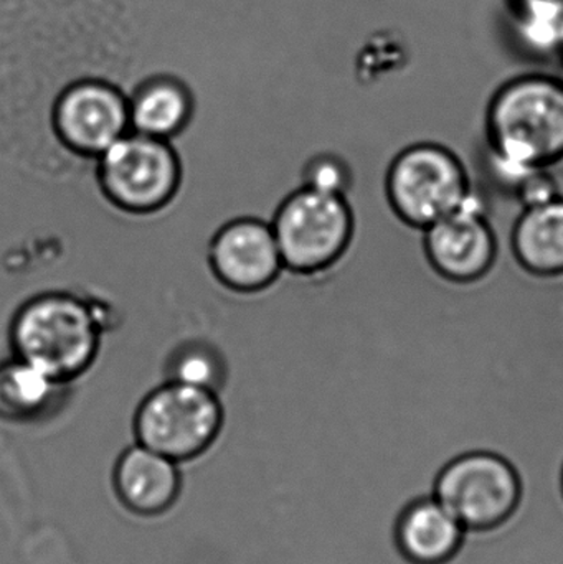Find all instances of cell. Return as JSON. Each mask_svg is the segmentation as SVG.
Instances as JSON below:
<instances>
[{"label": "cell", "mask_w": 563, "mask_h": 564, "mask_svg": "<svg viewBox=\"0 0 563 564\" xmlns=\"http://www.w3.org/2000/svg\"><path fill=\"white\" fill-rule=\"evenodd\" d=\"M486 154L522 171L563 162V76L521 73L502 82L485 109Z\"/></svg>", "instance_id": "1"}, {"label": "cell", "mask_w": 563, "mask_h": 564, "mask_svg": "<svg viewBox=\"0 0 563 564\" xmlns=\"http://www.w3.org/2000/svg\"><path fill=\"white\" fill-rule=\"evenodd\" d=\"M102 327L85 299L69 292L35 295L10 322L13 355L68 384L98 357Z\"/></svg>", "instance_id": "2"}, {"label": "cell", "mask_w": 563, "mask_h": 564, "mask_svg": "<svg viewBox=\"0 0 563 564\" xmlns=\"http://www.w3.org/2000/svg\"><path fill=\"white\" fill-rule=\"evenodd\" d=\"M475 192L463 159L435 141L403 148L390 161L383 178V194L393 217L416 231L462 208Z\"/></svg>", "instance_id": "3"}, {"label": "cell", "mask_w": 563, "mask_h": 564, "mask_svg": "<svg viewBox=\"0 0 563 564\" xmlns=\"http://www.w3.org/2000/svg\"><path fill=\"white\" fill-rule=\"evenodd\" d=\"M433 496L468 533L498 532L524 502V480L512 460L488 449L466 451L436 474Z\"/></svg>", "instance_id": "4"}, {"label": "cell", "mask_w": 563, "mask_h": 564, "mask_svg": "<svg viewBox=\"0 0 563 564\" xmlns=\"http://www.w3.org/2000/svg\"><path fill=\"white\" fill-rule=\"evenodd\" d=\"M284 268L303 276L333 270L356 238L349 198L301 187L278 208L273 224Z\"/></svg>", "instance_id": "5"}, {"label": "cell", "mask_w": 563, "mask_h": 564, "mask_svg": "<svg viewBox=\"0 0 563 564\" xmlns=\"http://www.w3.org/2000/svg\"><path fill=\"white\" fill-rule=\"evenodd\" d=\"M225 411L217 391L169 380L139 404L136 443L177 464L204 456L224 430Z\"/></svg>", "instance_id": "6"}, {"label": "cell", "mask_w": 563, "mask_h": 564, "mask_svg": "<svg viewBox=\"0 0 563 564\" xmlns=\"http://www.w3.org/2000/svg\"><path fill=\"white\" fill-rule=\"evenodd\" d=\"M99 191L118 210L151 215L175 200L182 165L171 141L129 131L95 162Z\"/></svg>", "instance_id": "7"}, {"label": "cell", "mask_w": 563, "mask_h": 564, "mask_svg": "<svg viewBox=\"0 0 563 564\" xmlns=\"http://www.w3.org/2000/svg\"><path fill=\"white\" fill-rule=\"evenodd\" d=\"M423 254L440 280L473 285L492 273L499 257V241L485 202L473 195L462 208L422 231Z\"/></svg>", "instance_id": "8"}, {"label": "cell", "mask_w": 563, "mask_h": 564, "mask_svg": "<svg viewBox=\"0 0 563 564\" xmlns=\"http://www.w3.org/2000/svg\"><path fill=\"white\" fill-rule=\"evenodd\" d=\"M53 129L72 154L95 165L106 149L131 131L128 96L99 79L73 83L56 99Z\"/></svg>", "instance_id": "9"}, {"label": "cell", "mask_w": 563, "mask_h": 564, "mask_svg": "<svg viewBox=\"0 0 563 564\" xmlns=\"http://www.w3.org/2000/svg\"><path fill=\"white\" fill-rule=\"evenodd\" d=\"M208 258L217 280L237 292L264 291L284 270L273 227L257 218H240L220 228Z\"/></svg>", "instance_id": "10"}, {"label": "cell", "mask_w": 563, "mask_h": 564, "mask_svg": "<svg viewBox=\"0 0 563 564\" xmlns=\"http://www.w3.org/2000/svg\"><path fill=\"white\" fill-rule=\"evenodd\" d=\"M181 464L136 443L112 467V490L129 513L142 519L164 516L182 492Z\"/></svg>", "instance_id": "11"}, {"label": "cell", "mask_w": 563, "mask_h": 564, "mask_svg": "<svg viewBox=\"0 0 563 564\" xmlns=\"http://www.w3.org/2000/svg\"><path fill=\"white\" fill-rule=\"evenodd\" d=\"M393 545L409 564H450L466 543L465 527L433 494L407 502L393 523Z\"/></svg>", "instance_id": "12"}, {"label": "cell", "mask_w": 563, "mask_h": 564, "mask_svg": "<svg viewBox=\"0 0 563 564\" xmlns=\"http://www.w3.org/2000/svg\"><path fill=\"white\" fill-rule=\"evenodd\" d=\"M509 247L518 267L538 280L563 278V194L522 207Z\"/></svg>", "instance_id": "13"}, {"label": "cell", "mask_w": 563, "mask_h": 564, "mask_svg": "<svg viewBox=\"0 0 563 564\" xmlns=\"http://www.w3.org/2000/svg\"><path fill=\"white\" fill-rule=\"evenodd\" d=\"M129 99L131 131L171 141L194 119L195 95L175 76L158 75L139 83Z\"/></svg>", "instance_id": "14"}, {"label": "cell", "mask_w": 563, "mask_h": 564, "mask_svg": "<svg viewBox=\"0 0 563 564\" xmlns=\"http://www.w3.org/2000/svg\"><path fill=\"white\" fill-rule=\"evenodd\" d=\"M62 384L13 355L0 365V417L12 423H32L45 417Z\"/></svg>", "instance_id": "15"}, {"label": "cell", "mask_w": 563, "mask_h": 564, "mask_svg": "<svg viewBox=\"0 0 563 564\" xmlns=\"http://www.w3.org/2000/svg\"><path fill=\"white\" fill-rule=\"evenodd\" d=\"M512 33L535 56L562 53L563 0H505Z\"/></svg>", "instance_id": "16"}, {"label": "cell", "mask_w": 563, "mask_h": 564, "mask_svg": "<svg viewBox=\"0 0 563 564\" xmlns=\"http://www.w3.org/2000/svg\"><path fill=\"white\" fill-rule=\"evenodd\" d=\"M220 361L215 351L204 345L181 348L171 361V381L217 391L220 381Z\"/></svg>", "instance_id": "17"}, {"label": "cell", "mask_w": 563, "mask_h": 564, "mask_svg": "<svg viewBox=\"0 0 563 564\" xmlns=\"http://www.w3.org/2000/svg\"><path fill=\"white\" fill-rule=\"evenodd\" d=\"M303 187L347 197L354 185L353 169L349 162L339 155L320 154L307 162L303 172Z\"/></svg>", "instance_id": "18"}, {"label": "cell", "mask_w": 563, "mask_h": 564, "mask_svg": "<svg viewBox=\"0 0 563 564\" xmlns=\"http://www.w3.org/2000/svg\"><path fill=\"white\" fill-rule=\"evenodd\" d=\"M561 494L563 499V464H562V470H561Z\"/></svg>", "instance_id": "19"}, {"label": "cell", "mask_w": 563, "mask_h": 564, "mask_svg": "<svg viewBox=\"0 0 563 564\" xmlns=\"http://www.w3.org/2000/svg\"><path fill=\"white\" fill-rule=\"evenodd\" d=\"M562 56H563V43H562Z\"/></svg>", "instance_id": "20"}]
</instances>
